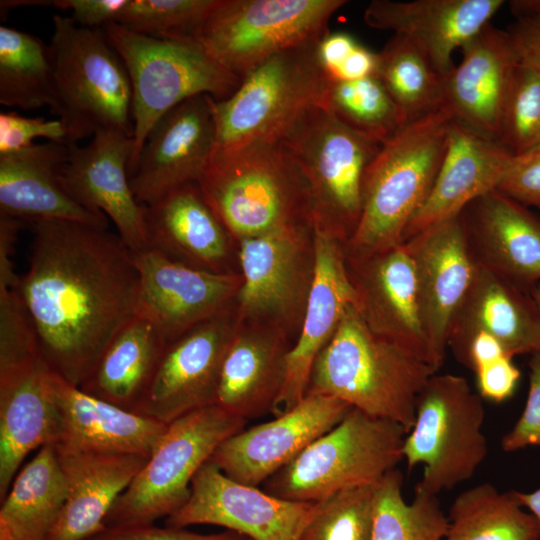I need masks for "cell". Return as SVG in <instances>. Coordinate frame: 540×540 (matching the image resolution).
<instances>
[{"instance_id": "cell-6", "label": "cell", "mask_w": 540, "mask_h": 540, "mask_svg": "<svg viewBox=\"0 0 540 540\" xmlns=\"http://www.w3.org/2000/svg\"><path fill=\"white\" fill-rule=\"evenodd\" d=\"M51 368L14 289H0V500L32 451L55 444Z\"/></svg>"}, {"instance_id": "cell-47", "label": "cell", "mask_w": 540, "mask_h": 540, "mask_svg": "<svg viewBox=\"0 0 540 540\" xmlns=\"http://www.w3.org/2000/svg\"><path fill=\"white\" fill-rule=\"evenodd\" d=\"M473 372L476 376L478 394L482 399L494 403H502L511 398L521 377L513 357L509 355L483 364Z\"/></svg>"}, {"instance_id": "cell-30", "label": "cell", "mask_w": 540, "mask_h": 540, "mask_svg": "<svg viewBox=\"0 0 540 540\" xmlns=\"http://www.w3.org/2000/svg\"><path fill=\"white\" fill-rule=\"evenodd\" d=\"M68 154L69 145L47 141L0 155V214L28 223L67 220L108 227L104 214L81 206L63 187Z\"/></svg>"}, {"instance_id": "cell-14", "label": "cell", "mask_w": 540, "mask_h": 540, "mask_svg": "<svg viewBox=\"0 0 540 540\" xmlns=\"http://www.w3.org/2000/svg\"><path fill=\"white\" fill-rule=\"evenodd\" d=\"M237 247L242 276L234 305L238 322L298 334L315 273L311 224L246 239Z\"/></svg>"}, {"instance_id": "cell-29", "label": "cell", "mask_w": 540, "mask_h": 540, "mask_svg": "<svg viewBox=\"0 0 540 540\" xmlns=\"http://www.w3.org/2000/svg\"><path fill=\"white\" fill-rule=\"evenodd\" d=\"M49 382L59 415L56 446L148 458L167 428L168 424L83 391L53 370Z\"/></svg>"}, {"instance_id": "cell-2", "label": "cell", "mask_w": 540, "mask_h": 540, "mask_svg": "<svg viewBox=\"0 0 540 540\" xmlns=\"http://www.w3.org/2000/svg\"><path fill=\"white\" fill-rule=\"evenodd\" d=\"M438 370L366 325L356 306L316 358L306 394L337 398L372 417L400 424L408 432L417 397Z\"/></svg>"}, {"instance_id": "cell-53", "label": "cell", "mask_w": 540, "mask_h": 540, "mask_svg": "<svg viewBox=\"0 0 540 540\" xmlns=\"http://www.w3.org/2000/svg\"><path fill=\"white\" fill-rule=\"evenodd\" d=\"M508 6L516 19L540 16V0H512Z\"/></svg>"}, {"instance_id": "cell-55", "label": "cell", "mask_w": 540, "mask_h": 540, "mask_svg": "<svg viewBox=\"0 0 540 540\" xmlns=\"http://www.w3.org/2000/svg\"><path fill=\"white\" fill-rule=\"evenodd\" d=\"M53 4V1H39V0H13V1H1L0 7H1V15L4 13L6 14L10 9L14 7L19 6H37V5H47V4Z\"/></svg>"}, {"instance_id": "cell-28", "label": "cell", "mask_w": 540, "mask_h": 540, "mask_svg": "<svg viewBox=\"0 0 540 540\" xmlns=\"http://www.w3.org/2000/svg\"><path fill=\"white\" fill-rule=\"evenodd\" d=\"M54 447L67 496L47 540H88L104 529L116 501L148 458L130 453Z\"/></svg>"}, {"instance_id": "cell-42", "label": "cell", "mask_w": 540, "mask_h": 540, "mask_svg": "<svg viewBox=\"0 0 540 540\" xmlns=\"http://www.w3.org/2000/svg\"><path fill=\"white\" fill-rule=\"evenodd\" d=\"M217 0H128L116 23L155 38H193Z\"/></svg>"}, {"instance_id": "cell-39", "label": "cell", "mask_w": 540, "mask_h": 540, "mask_svg": "<svg viewBox=\"0 0 540 540\" xmlns=\"http://www.w3.org/2000/svg\"><path fill=\"white\" fill-rule=\"evenodd\" d=\"M402 487L397 469L378 482L371 540H444L448 518L437 495L417 484L412 501L406 502Z\"/></svg>"}, {"instance_id": "cell-5", "label": "cell", "mask_w": 540, "mask_h": 540, "mask_svg": "<svg viewBox=\"0 0 540 540\" xmlns=\"http://www.w3.org/2000/svg\"><path fill=\"white\" fill-rule=\"evenodd\" d=\"M52 20L50 112L64 126L66 144L77 145L104 130L133 137L130 78L103 29L57 14Z\"/></svg>"}, {"instance_id": "cell-12", "label": "cell", "mask_w": 540, "mask_h": 540, "mask_svg": "<svg viewBox=\"0 0 540 540\" xmlns=\"http://www.w3.org/2000/svg\"><path fill=\"white\" fill-rule=\"evenodd\" d=\"M246 423L218 405L170 422L140 472L116 501L104 528L152 525L172 515L188 500L199 469Z\"/></svg>"}, {"instance_id": "cell-13", "label": "cell", "mask_w": 540, "mask_h": 540, "mask_svg": "<svg viewBox=\"0 0 540 540\" xmlns=\"http://www.w3.org/2000/svg\"><path fill=\"white\" fill-rule=\"evenodd\" d=\"M345 0H217L196 40L227 72L244 79L283 51L314 44Z\"/></svg>"}, {"instance_id": "cell-51", "label": "cell", "mask_w": 540, "mask_h": 540, "mask_svg": "<svg viewBox=\"0 0 540 540\" xmlns=\"http://www.w3.org/2000/svg\"><path fill=\"white\" fill-rule=\"evenodd\" d=\"M507 32L520 63L540 71V16L516 19Z\"/></svg>"}, {"instance_id": "cell-37", "label": "cell", "mask_w": 540, "mask_h": 540, "mask_svg": "<svg viewBox=\"0 0 540 540\" xmlns=\"http://www.w3.org/2000/svg\"><path fill=\"white\" fill-rule=\"evenodd\" d=\"M376 76L409 122L448 107L444 76L405 36L394 34L378 52Z\"/></svg>"}, {"instance_id": "cell-44", "label": "cell", "mask_w": 540, "mask_h": 540, "mask_svg": "<svg viewBox=\"0 0 540 540\" xmlns=\"http://www.w3.org/2000/svg\"><path fill=\"white\" fill-rule=\"evenodd\" d=\"M37 138L66 144V130L57 118L27 117L13 111L0 113V155L30 147Z\"/></svg>"}, {"instance_id": "cell-49", "label": "cell", "mask_w": 540, "mask_h": 540, "mask_svg": "<svg viewBox=\"0 0 540 540\" xmlns=\"http://www.w3.org/2000/svg\"><path fill=\"white\" fill-rule=\"evenodd\" d=\"M128 0H54L53 6L70 10L71 18L87 28H103L116 23Z\"/></svg>"}, {"instance_id": "cell-23", "label": "cell", "mask_w": 540, "mask_h": 540, "mask_svg": "<svg viewBox=\"0 0 540 540\" xmlns=\"http://www.w3.org/2000/svg\"><path fill=\"white\" fill-rule=\"evenodd\" d=\"M312 229L314 280L297 339L288 354L285 382L272 412L274 416L289 411L305 397L316 358L346 311L357 303L348 271L346 242L323 229Z\"/></svg>"}, {"instance_id": "cell-8", "label": "cell", "mask_w": 540, "mask_h": 540, "mask_svg": "<svg viewBox=\"0 0 540 540\" xmlns=\"http://www.w3.org/2000/svg\"><path fill=\"white\" fill-rule=\"evenodd\" d=\"M406 433L396 422L351 408L271 476L263 490L286 500L317 503L347 489L377 484L403 459Z\"/></svg>"}, {"instance_id": "cell-9", "label": "cell", "mask_w": 540, "mask_h": 540, "mask_svg": "<svg viewBox=\"0 0 540 540\" xmlns=\"http://www.w3.org/2000/svg\"><path fill=\"white\" fill-rule=\"evenodd\" d=\"M281 141L306 180L311 226L347 243L361 217L367 170L381 145L352 131L319 105L306 111Z\"/></svg>"}, {"instance_id": "cell-31", "label": "cell", "mask_w": 540, "mask_h": 540, "mask_svg": "<svg viewBox=\"0 0 540 540\" xmlns=\"http://www.w3.org/2000/svg\"><path fill=\"white\" fill-rule=\"evenodd\" d=\"M289 337L274 327L238 322L223 360L216 405L246 421L272 414L285 382Z\"/></svg>"}, {"instance_id": "cell-32", "label": "cell", "mask_w": 540, "mask_h": 540, "mask_svg": "<svg viewBox=\"0 0 540 540\" xmlns=\"http://www.w3.org/2000/svg\"><path fill=\"white\" fill-rule=\"evenodd\" d=\"M479 332L495 337L512 357L540 353V312L531 292L480 265L451 325L455 358Z\"/></svg>"}, {"instance_id": "cell-36", "label": "cell", "mask_w": 540, "mask_h": 540, "mask_svg": "<svg viewBox=\"0 0 540 540\" xmlns=\"http://www.w3.org/2000/svg\"><path fill=\"white\" fill-rule=\"evenodd\" d=\"M444 540H539L535 517L521 505L517 491L500 492L477 484L453 501Z\"/></svg>"}, {"instance_id": "cell-45", "label": "cell", "mask_w": 540, "mask_h": 540, "mask_svg": "<svg viewBox=\"0 0 540 540\" xmlns=\"http://www.w3.org/2000/svg\"><path fill=\"white\" fill-rule=\"evenodd\" d=\"M528 366L526 403L514 426L501 439V448L505 452L530 446L540 447V353L531 355Z\"/></svg>"}, {"instance_id": "cell-25", "label": "cell", "mask_w": 540, "mask_h": 540, "mask_svg": "<svg viewBox=\"0 0 540 540\" xmlns=\"http://www.w3.org/2000/svg\"><path fill=\"white\" fill-rule=\"evenodd\" d=\"M444 76L446 104L456 120L499 142L501 118L520 61L506 31L485 25L460 48Z\"/></svg>"}, {"instance_id": "cell-11", "label": "cell", "mask_w": 540, "mask_h": 540, "mask_svg": "<svg viewBox=\"0 0 540 540\" xmlns=\"http://www.w3.org/2000/svg\"><path fill=\"white\" fill-rule=\"evenodd\" d=\"M484 417L482 398L466 378L435 373L427 380L402 446L409 470L423 466L420 487L438 495L473 477L488 454Z\"/></svg>"}, {"instance_id": "cell-43", "label": "cell", "mask_w": 540, "mask_h": 540, "mask_svg": "<svg viewBox=\"0 0 540 540\" xmlns=\"http://www.w3.org/2000/svg\"><path fill=\"white\" fill-rule=\"evenodd\" d=\"M499 142L514 156L540 150V71L519 63L504 105Z\"/></svg>"}, {"instance_id": "cell-50", "label": "cell", "mask_w": 540, "mask_h": 540, "mask_svg": "<svg viewBox=\"0 0 540 540\" xmlns=\"http://www.w3.org/2000/svg\"><path fill=\"white\" fill-rule=\"evenodd\" d=\"M359 42L345 32L327 31L316 43L317 63L327 81H332L341 65L348 59Z\"/></svg>"}, {"instance_id": "cell-21", "label": "cell", "mask_w": 540, "mask_h": 540, "mask_svg": "<svg viewBox=\"0 0 540 540\" xmlns=\"http://www.w3.org/2000/svg\"><path fill=\"white\" fill-rule=\"evenodd\" d=\"M347 265L356 308L370 330L433 366L415 265L406 244L365 256H347Z\"/></svg>"}, {"instance_id": "cell-27", "label": "cell", "mask_w": 540, "mask_h": 540, "mask_svg": "<svg viewBox=\"0 0 540 540\" xmlns=\"http://www.w3.org/2000/svg\"><path fill=\"white\" fill-rule=\"evenodd\" d=\"M505 4L503 0H373L365 23L410 39L445 76L452 54L479 32Z\"/></svg>"}, {"instance_id": "cell-56", "label": "cell", "mask_w": 540, "mask_h": 540, "mask_svg": "<svg viewBox=\"0 0 540 540\" xmlns=\"http://www.w3.org/2000/svg\"><path fill=\"white\" fill-rule=\"evenodd\" d=\"M531 294H532L534 300L536 301L537 306H538V309H539V312H540V283L537 284V285L531 290Z\"/></svg>"}, {"instance_id": "cell-54", "label": "cell", "mask_w": 540, "mask_h": 540, "mask_svg": "<svg viewBox=\"0 0 540 540\" xmlns=\"http://www.w3.org/2000/svg\"><path fill=\"white\" fill-rule=\"evenodd\" d=\"M521 505L536 519L540 531V487L532 492H518Z\"/></svg>"}, {"instance_id": "cell-10", "label": "cell", "mask_w": 540, "mask_h": 540, "mask_svg": "<svg viewBox=\"0 0 540 540\" xmlns=\"http://www.w3.org/2000/svg\"><path fill=\"white\" fill-rule=\"evenodd\" d=\"M316 43L274 55L228 98L215 101L213 154L281 141L306 111L321 105L327 80L316 60Z\"/></svg>"}, {"instance_id": "cell-26", "label": "cell", "mask_w": 540, "mask_h": 540, "mask_svg": "<svg viewBox=\"0 0 540 540\" xmlns=\"http://www.w3.org/2000/svg\"><path fill=\"white\" fill-rule=\"evenodd\" d=\"M460 216L478 265L527 292L540 283V217L529 207L493 190Z\"/></svg>"}, {"instance_id": "cell-19", "label": "cell", "mask_w": 540, "mask_h": 540, "mask_svg": "<svg viewBox=\"0 0 540 540\" xmlns=\"http://www.w3.org/2000/svg\"><path fill=\"white\" fill-rule=\"evenodd\" d=\"M351 408L331 396L306 394L289 411L225 439L209 460L229 478L258 487L337 425Z\"/></svg>"}, {"instance_id": "cell-35", "label": "cell", "mask_w": 540, "mask_h": 540, "mask_svg": "<svg viewBox=\"0 0 540 540\" xmlns=\"http://www.w3.org/2000/svg\"><path fill=\"white\" fill-rule=\"evenodd\" d=\"M66 482L47 444L16 474L0 507V540H47L64 507Z\"/></svg>"}, {"instance_id": "cell-3", "label": "cell", "mask_w": 540, "mask_h": 540, "mask_svg": "<svg viewBox=\"0 0 540 540\" xmlns=\"http://www.w3.org/2000/svg\"><path fill=\"white\" fill-rule=\"evenodd\" d=\"M197 184L234 244L310 223L306 180L282 141L213 154Z\"/></svg>"}, {"instance_id": "cell-16", "label": "cell", "mask_w": 540, "mask_h": 540, "mask_svg": "<svg viewBox=\"0 0 540 540\" xmlns=\"http://www.w3.org/2000/svg\"><path fill=\"white\" fill-rule=\"evenodd\" d=\"M132 253L139 275L136 315L150 321L167 344L235 305L240 273L193 267L150 247Z\"/></svg>"}, {"instance_id": "cell-4", "label": "cell", "mask_w": 540, "mask_h": 540, "mask_svg": "<svg viewBox=\"0 0 540 540\" xmlns=\"http://www.w3.org/2000/svg\"><path fill=\"white\" fill-rule=\"evenodd\" d=\"M453 119L444 107L409 122L381 145L365 176L362 213L345 245L347 256H365L404 242L436 178Z\"/></svg>"}, {"instance_id": "cell-18", "label": "cell", "mask_w": 540, "mask_h": 540, "mask_svg": "<svg viewBox=\"0 0 540 540\" xmlns=\"http://www.w3.org/2000/svg\"><path fill=\"white\" fill-rule=\"evenodd\" d=\"M215 99L191 97L166 113L150 130L129 173L136 200L148 206L172 190L198 183L216 142Z\"/></svg>"}, {"instance_id": "cell-7", "label": "cell", "mask_w": 540, "mask_h": 540, "mask_svg": "<svg viewBox=\"0 0 540 540\" xmlns=\"http://www.w3.org/2000/svg\"><path fill=\"white\" fill-rule=\"evenodd\" d=\"M102 29L121 57L131 83L134 133L129 173L150 130L166 113L201 94L224 100L241 83L196 39L150 37L117 23Z\"/></svg>"}, {"instance_id": "cell-24", "label": "cell", "mask_w": 540, "mask_h": 540, "mask_svg": "<svg viewBox=\"0 0 540 540\" xmlns=\"http://www.w3.org/2000/svg\"><path fill=\"white\" fill-rule=\"evenodd\" d=\"M514 157L500 142L453 119L436 178L410 221L404 242L458 216L474 200L496 190Z\"/></svg>"}, {"instance_id": "cell-48", "label": "cell", "mask_w": 540, "mask_h": 540, "mask_svg": "<svg viewBox=\"0 0 540 540\" xmlns=\"http://www.w3.org/2000/svg\"><path fill=\"white\" fill-rule=\"evenodd\" d=\"M88 540H250L226 530L215 534H199L185 528L155 527L152 525L104 528Z\"/></svg>"}, {"instance_id": "cell-22", "label": "cell", "mask_w": 540, "mask_h": 540, "mask_svg": "<svg viewBox=\"0 0 540 540\" xmlns=\"http://www.w3.org/2000/svg\"><path fill=\"white\" fill-rule=\"evenodd\" d=\"M133 137L117 130L96 133L83 147L69 145L61 181L68 194L86 209L108 216L125 245L148 248L144 206L131 188L128 166Z\"/></svg>"}, {"instance_id": "cell-46", "label": "cell", "mask_w": 540, "mask_h": 540, "mask_svg": "<svg viewBox=\"0 0 540 540\" xmlns=\"http://www.w3.org/2000/svg\"><path fill=\"white\" fill-rule=\"evenodd\" d=\"M496 190L527 207L540 210V150L515 156Z\"/></svg>"}, {"instance_id": "cell-41", "label": "cell", "mask_w": 540, "mask_h": 540, "mask_svg": "<svg viewBox=\"0 0 540 540\" xmlns=\"http://www.w3.org/2000/svg\"><path fill=\"white\" fill-rule=\"evenodd\" d=\"M377 484L317 502L298 540H371Z\"/></svg>"}, {"instance_id": "cell-15", "label": "cell", "mask_w": 540, "mask_h": 540, "mask_svg": "<svg viewBox=\"0 0 540 540\" xmlns=\"http://www.w3.org/2000/svg\"><path fill=\"white\" fill-rule=\"evenodd\" d=\"M315 507L237 482L208 460L194 476L188 500L166 518L165 526L209 524L250 540H298Z\"/></svg>"}, {"instance_id": "cell-1", "label": "cell", "mask_w": 540, "mask_h": 540, "mask_svg": "<svg viewBox=\"0 0 540 540\" xmlns=\"http://www.w3.org/2000/svg\"><path fill=\"white\" fill-rule=\"evenodd\" d=\"M29 224L28 268L15 290L46 362L79 387L136 315L133 253L108 227L67 220Z\"/></svg>"}, {"instance_id": "cell-38", "label": "cell", "mask_w": 540, "mask_h": 540, "mask_svg": "<svg viewBox=\"0 0 540 540\" xmlns=\"http://www.w3.org/2000/svg\"><path fill=\"white\" fill-rule=\"evenodd\" d=\"M0 103L23 110L53 104L50 47L37 36L0 26Z\"/></svg>"}, {"instance_id": "cell-52", "label": "cell", "mask_w": 540, "mask_h": 540, "mask_svg": "<svg viewBox=\"0 0 540 540\" xmlns=\"http://www.w3.org/2000/svg\"><path fill=\"white\" fill-rule=\"evenodd\" d=\"M23 223L20 219L0 214V288L15 289L19 282L20 276L15 271L12 257Z\"/></svg>"}, {"instance_id": "cell-57", "label": "cell", "mask_w": 540, "mask_h": 540, "mask_svg": "<svg viewBox=\"0 0 540 540\" xmlns=\"http://www.w3.org/2000/svg\"><path fill=\"white\" fill-rule=\"evenodd\" d=\"M540 540V539H539Z\"/></svg>"}, {"instance_id": "cell-33", "label": "cell", "mask_w": 540, "mask_h": 540, "mask_svg": "<svg viewBox=\"0 0 540 540\" xmlns=\"http://www.w3.org/2000/svg\"><path fill=\"white\" fill-rule=\"evenodd\" d=\"M148 247L193 267L228 269L233 241L204 199L197 183H189L144 206Z\"/></svg>"}, {"instance_id": "cell-20", "label": "cell", "mask_w": 540, "mask_h": 540, "mask_svg": "<svg viewBox=\"0 0 540 540\" xmlns=\"http://www.w3.org/2000/svg\"><path fill=\"white\" fill-rule=\"evenodd\" d=\"M413 258L422 323L433 366L439 370L453 320L475 278L478 264L460 214L404 242Z\"/></svg>"}, {"instance_id": "cell-17", "label": "cell", "mask_w": 540, "mask_h": 540, "mask_svg": "<svg viewBox=\"0 0 540 540\" xmlns=\"http://www.w3.org/2000/svg\"><path fill=\"white\" fill-rule=\"evenodd\" d=\"M237 325L233 306L168 343L137 413L169 424L216 405L223 360Z\"/></svg>"}, {"instance_id": "cell-40", "label": "cell", "mask_w": 540, "mask_h": 540, "mask_svg": "<svg viewBox=\"0 0 540 540\" xmlns=\"http://www.w3.org/2000/svg\"><path fill=\"white\" fill-rule=\"evenodd\" d=\"M320 106L352 131L380 145L409 123L376 75L327 81Z\"/></svg>"}, {"instance_id": "cell-34", "label": "cell", "mask_w": 540, "mask_h": 540, "mask_svg": "<svg viewBox=\"0 0 540 540\" xmlns=\"http://www.w3.org/2000/svg\"><path fill=\"white\" fill-rule=\"evenodd\" d=\"M166 346L157 328L135 315L112 337L79 388L137 412Z\"/></svg>"}]
</instances>
